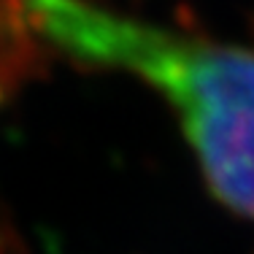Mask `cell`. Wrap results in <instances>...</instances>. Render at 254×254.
Wrapping results in <instances>:
<instances>
[{
  "label": "cell",
  "mask_w": 254,
  "mask_h": 254,
  "mask_svg": "<svg viewBox=\"0 0 254 254\" xmlns=\"http://www.w3.org/2000/svg\"><path fill=\"white\" fill-rule=\"evenodd\" d=\"M30 25L89 70H125L173 108L205 184L254 219V49L187 38L89 0H25Z\"/></svg>",
  "instance_id": "1"
},
{
  "label": "cell",
  "mask_w": 254,
  "mask_h": 254,
  "mask_svg": "<svg viewBox=\"0 0 254 254\" xmlns=\"http://www.w3.org/2000/svg\"><path fill=\"white\" fill-rule=\"evenodd\" d=\"M38 57L25 27V0H0V78L8 87L38 70Z\"/></svg>",
  "instance_id": "2"
},
{
  "label": "cell",
  "mask_w": 254,
  "mask_h": 254,
  "mask_svg": "<svg viewBox=\"0 0 254 254\" xmlns=\"http://www.w3.org/2000/svg\"><path fill=\"white\" fill-rule=\"evenodd\" d=\"M0 254H25V246H22L19 235L8 225L3 211H0Z\"/></svg>",
  "instance_id": "3"
},
{
  "label": "cell",
  "mask_w": 254,
  "mask_h": 254,
  "mask_svg": "<svg viewBox=\"0 0 254 254\" xmlns=\"http://www.w3.org/2000/svg\"><path fill=\"white\" fill-rule=\"evenodd\" d=\"M14 92H16V89H14V87H8V84H5L3 78H0V108H3L5 103L11 100V95H14Z\"/></svg>",
  "instance_id": "4"
}]
</instances>
